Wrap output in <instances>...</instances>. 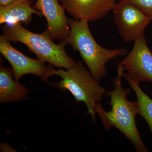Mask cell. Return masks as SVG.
I'll return each mask as SVG.
<instances>
[{
    "label": "cell",
    "mask_w": 152,
    "mask_h": 152,
    "mask_svg": "<svg viewBox=\"0 0 152 152\" xmlns=\"http://www.w3.org/2000/svg\"><path fill=\"white\" fill-rule=\"evenodd\" d=\"M52 75L61 78L59 82L52 86L63 91H69L77 103H85L88 113L91 115L93 121L95 122L97 105L104 95L107 94V90L101 86L99 81L94 77L80 61L76 62L74 66L66 70L62 68L58 70L54 69Z\"/></svg>",
    "instance_id": "cell-4"
},
{
    "label": "cell",
    "mask_w": 152,
    "mask_h": 152,
    "mask_svg": "<svg viewBox=\"0 0 152 152\" xmlns=\"http://www.w3.org/2000/svg\"><path fill=\"white\" fill-rule=\"evenodd\" d=\"M86 20L69 19V33L67 43L79 52L91 73L99 81L107 75V62L118 56H124L125 48L110 50L101 46L95 40Z\"/></svg>",
    "instance_id": "cell-2"
},
{
    "label": "cell",
    "mask_w": 152,
    "mask_h": 152,
    "mask_svg": "<svg viewBox=\"0 0 152 152\" xmlns=\"http://www.w3.org/2000/svg\"><path fill=\"white\" fill-rule=\"evenodd\" d=\"M124 72V66L118 62L117 77L113 81L114 88L107 93L110 98L108 104L111 106V110L106 111L99 102L97 105L96 113L106 130L113 127L116 128L132 142L137 151L148 152L136 125V116L139 113L137 101L128 99L127 96L130 93L131 89L125 88L122 84Z\"/></svg>",
    "instance_id": "cell-1"
},
{
    "label": "cell",
    "mask_w": 152,
    "mask_h": 152,
    "mask_svg": "<svg viewBox=\"0 0 152 152\" xmlns=\"http://www.w3.org/2000/svg\"><path fill=\"white\" fill-rule=\"evenodd\" d=\"M1 150L2 152H15V150L12 148L6 142H2L1 144Z\"/></svg>",
    "instance_id": "cell-14"
},
{
    "label": "cell",
    "mask_w": 152,
    "mask_h": 152,
    "mask_svg": "<svg viewBox=\"0 0 152 152\" xmlns=\"http://www.w3.org/2000/svg\"><path fill=\"white\" fill-rule=\"evenodd\" d=\"M0 53L10 64L14 78L17 81L25 75L32 74L46 82L49 77L53 76L54 68L51 65L46 66L39 60L23 54L14 48L10 42L3 35L0 36Z\"/></svg>",
    "instance_id": "cell-6"
},
{
    "label": "cell",
    "mask_w": 152,
    "mask_h": 152,
    "mask_svg": "<svg viewBox=\"0 0 152 152\" xmlns=\"http://www.w3.org/2000/svg\"><path fill=\"white\" fill-rule=\"evenodd\" d=\"M24 1H26L30 3H31L32 1L33 0H24Z\"/></svg>",
    "instance_id": "cell-16"
},
{
    "label": "cell",
    "mask_w": 152,
    "mask_h": 152,
    "mask_svg": "<svg viewBox=\"0 0 152 152\" xmlns=\"http://www.w3.org/2000/svg\"><path fill=\"white\" fill-rule=\"evenodd\" d=\"M33 7L46 19L48 28L45 31L50 37L53 41L67 42L70 31L69 19L59 0H37Z\"/></svg>",
    "instance_id": "cell-8"
},
{
    "label": "cell",
    "mask_w": 152,
    "mask_h": 152,
    "mask_svg": "<svg viewBox=\"0 0 152 152\" xmlns=\"http://www.w3.org/2000/svg\"><path fill=\"white\" fill-rule=\"evenodd\" d=\"M76 20L95 21L103 18L115 5V0H59Z\"/></svg>",
    "instance_id": "cell-9"
},
{
    "label": "cell",
    "mask_w": 152,
    "mask_h": 152,
    "mask_svg": "<svg viewBox=\"0 0 152 152\" xmlns=\"http://www.w3.org/2000/svg\"><path fill=\"white\" fill-rule=\"evenodd\" d=\"M121 63L126 74L134 80L152 83V53L145 34L134 42L132 50Z\"/></svg>",
    "instance_id": "cell-7"
},
{
    "label": "cell",
    "mask_w": 152,
    "mask_h": 152,
    "mask_svg": "<svg viewBox=\"0 0 152 152\" xmlns=\"http://www.w3.org/2000/svg\"><path fill=\"white\" fill-rule=\"evenodd\" d=\"M4 37L10 42H20L28 47L38 59L57 67L68 69L76 62L69 56L65 50L67 42L61 41L55 44L46 31L42 34L33 33L24 28L21 23L5 24L2 27Z\"/></svg>",
    "instance_id": "cell-3"
},
{
    "label": "cell",
    "mask_w": 152,
    "mask_h": 152,
    "mask_svg": "<svg viewBox=\"0 0 152 152\" xmlns=\"http://www.w3.org/2000/svg\"><path fill=\"white\" fill-rule=\"evenodd\" d=\"M114 22L120 36L126 42H134L145 34L152 17L124 0L116 3L113 10Z\"/></svg>",
    "instance_id": "cell-5"
},
{
    "label": "cell",
    "mask_w": 152,
    "mask_h": 152,
    "mask_svg": "<svg viewBox=\"0 0 152 152\" xmlns=\"http://www.w3.org/2000/svg\"><path fill=\"white\" fill-rule=\"evenodd\" d=\"M18 0H0V7H6L10 6Z\"/></svg>",
    "instance_id": "cell-15"
},
{
    "label": "cell",
    "mask_w": 152,
    "mask_h": 152,
    "mask_svg": "<svg viewBox=\"0 0 152 152\" xmlns=\"http://www.w3.org/2000/svg\"><path fill=\"white\" fill-rule=\"evenodd\" d=\"M123 77L126 79L131 89L135 93L138 103L139 114L145 120L152 135V99L142 90L140 83L133 80L125 72Z\"/></svg>",
    "instance_id": "cell-12"
},
{
    "label": "cell",
    "mask_w": 152,
    "mask_h": 152,
    "mask_svg": "<svg viewBox=\"0 0 152 152\" xmlns=\"http://www.w3.org/2000/svg\"><path fill=\"white\" fill-rule=\"evenodd\" d=\"M12 69L0 66V103L23 100L29 92V90L14 80Z\"/></svg>",
    "instance_id": "cell-10"
},
{
    "label": "cell",
    "mask_w": 152,
    "mask_h": 152,
    "mask_svg": "<svg viewBox=\"0 0 152 152\" xmlns=\"http://www.w3.org/2000/svg\"><path fill=\"white\" fill-rule=\"evenodd\" d=\"M152 18V0H124Z\"/></svg>",
    "instance_id": "cell-13"
},
{
    "label": "cell",
    "mask_w": 152,
    "mask_h": 152,
    "mask_svg": "<svg viewBox=\"0 0 152 152\" xmlns=\"http://www.w3.org/2000/svg\"><path fill=\"white\" fill-rule=\"evenodd\" d=\"M31 4L24 0H18L10 6L0 7L1 25L21 23L28 25L31 22L34 14L42 16L40 12L34 8Z\"/></svg>",
    "instance_id": "cell-11"
}]
</instances>
